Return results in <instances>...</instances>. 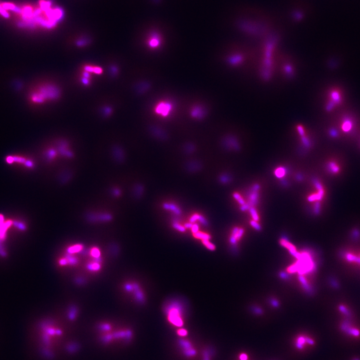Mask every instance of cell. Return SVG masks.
<instances>
[{
  "label": "cell",
  "instance_id": "f1b7e54d",
  "mask_svg": "<svg viewBox=\"0 0 360 360\" xmlns=\"http://www.w3.org/2000/svg\"><path fill=\"white\" fill-rule=\"evenodd\" d=\"M299 280L300 281L301 283L302 284V286L305 289V290L307 292H311V288L310 287V286L308 284L307 280L305 279V278L303 276H300L299 277Z\"/></svg>",
  "mask_w": 360,
  "mask_h": 360
},
{
  "label": "cell",
  "instance_id": "ffe728a7",
  "mask_svg": "<svg viewBox=\"0 0 360 360\" xmlns=\"http://www.w3.org/2000/svg\"><path fill=\"white\" fill-rule=\"evenodd\" d=\"M2 7L5 10L8 11H11L17 14H21L22 11V8L18 7L17 5L11 3H4L1 4Z\"/></svg>",
  "mask_w": 360,
  "mask_h": 360
},
{
  "label": "cell",
  "instance_id": "f6af8a7d",
  "mask_svg": "<svg viewBox=\"0 0 360 360\" xmlns=\"http://www.w3.org/2000/svg\"><path fill=\"white\" fill-rule=\"evenodd\" d=\"M210 355L208 351H205L204 353V360H210Z\"/></svg>",
  "mask_w": 360,
  "mask_h": 360
},
{
  "label": "cell",
  "instance_id": "ee69618b",
  "mask_svg": "<svg viewBox=\"0 0 360 360\" xmlns=\"http://www.w3.org/2000/svg\"><path fill=\"white\" fill-rule=\"evenodd\" d=\"M193 224V223H190V222H188V223H185V224H184V226L185 228L186 229H191L192 227Z\"/></svg>",
  "mask_w": 360,
  "mask_h": 360
},
{
  "label": "cell",
  "instance_id": "2e32d148",
  "mask_svg": "<svg viewBox=\"0 0 360 360\" xmlns=\"http://www.w3.org/2000/svg\"><path fill=\"white\" fill-rule=\"evenodd\" d=\"M314 344V342L313 340L311 339L310 338L306 337L300 336L297 338V341H296V343H295V345H296V347L297 349L301 350V349H304L306 345H312Z\"/></svg>",
  "mask_w": 360,
  "mask_h": 360
},
{
  "label": "cell",
  "instance_id": "d590c367",
  "mask_svg": "<svg viewBox=\"0 0 360 360\" xmlns=\"http://www.w3.org/2000/svg\"><path fill=\"white\" fill-rule=\"evenodd\" d=\"M199 225L197 224V223H194L193 224L191 229L193 234H195V233L198 232L199 231Z\"/></svg>",
  "mask_w": 360,
  "mask_h": 360
},
{
  "label": "cell",
  "instance_id": "bcb514c9",
  "mask_svg": "<svg viewBox=\"0 0 360 360\" xmlns=\"http://www.w3.org/2000/svg\"><path fill=\"white\" fill-rule=\"evenodd\" d=\"M356 141H357V144L358 148V149H359V151H360V134H359V136H358V137Z\"/></svg>",
  "mask_w": 360,
  "mask_h": 360
},
{
  "label": "cell",
  "instance_id": "8d00e7d4",
  "mask_svg": "<svg viewBox=\"0 0 360 360\" xmlns=\"http://www.w3.org/2000/svg\"><path fill=\"white\" fill-rule=\"evenodd\" d=\"M177 333L180 336H185L188 334L187 330L183 328L179 329Z\"/></svg>",
  "mask_w": 360,
  "mask_h": 360
},
{
  "label": "cell",
  "instance_id": "f546056e",
  "mask_svg": "<svg viewBox=\"0 0 360 360\" xmlns=\"http://www.w3.org/2000/svg\"><path fill=\"white\" fill-rule=\"evenodd\" d=\"M249 210L250 214L253 220L258 222L260 219V218H259V214H258V212L256 209L253 207H251Z\"/></svg>",
  "mask_w": 360,
  "mask_h": 360
},
{
  "label": "cell",
  "instance_id": "d6a6232c",
  "mask_svg": "<svg viewBox=\"0 0 360 360\" xmlns=\"http://www.w3.org/2000/svg\"><path fill=\"white\" fill-rule=\"evenodd\" d=\"M301 139L302 141V142L304 144V145L306 147H310L311 142L310 140L309 139V137H308L307 136H306L305 135L304 136H301Z\"/></svg>",
  "mask_w": 360,
  "mask_h": 360
},
{
  "label": "cell",
  "instance_id": "7bdbcfd3",
  "mask_svg": "<svg viewBox=\"0 0 360 360\" xmlns=\"http://www.w3.org/2000/svg\"><path fill=\"white\" fill-rule=\"evenodd\" d=\"M271 304L273 307H278L279 306L278 302L275 299H272L271 300Z\"/></svg>",
  "mask_w": 360,
  "mask_h": 360
},
{
  "label": "cell",
  "instance_id": "ac0fdd59",
  "mask_svg": "<svg viewBox=\"0 0 360 360\" xmlns=\"http://www.w3.org/2000/svg\"><path fill=\"white\" fill-rule=\"evenodd\" d=\"M94 260L91 262L88 263L86 265V268L88 271L96 273L97 272L100 271L101 268V262L100 260Z\"/></svg>",
  "mask_w": 360,
  "mask_h": 360
},
{
  "label": "cell",
  "instance_id": "c3c4849f",
  "mask_svg": "<svg viewBox=\"0 0 360 360\" xmlns=\"http://www.w3.org/2000/svg\"><path fill=\"white\" fill-rule=\"evenodd\" d=\"M280 276L283 279H286L288 278V276H287V275L285 273H283V272L280 273Z\"/></svg>",
  "mask_w": 360,
  "mask_h": 360
},
{
  "label": "cell",
  "instance_id": "7402d4cb",
  "mask_svg": "<svg viewBox=\"0 0 360 360\" xmlns=\"http://www.w3.org/2000/svg\"><path fill=\"white\" fill-rule=\"evenodd\" d=\"M150 130H151V132L153 134L157 137L161 139L162 140L166 138L167 135L166 134L164 133L163 131L161 129H159V128L152 127L150 128Z\"/></svg>",
  "mask_w": 360,
  "mask_h": 360
},
{
  "label": "cell",
  "instance_id": "4316f807",
  "mask_svg": "<svg viewBox=\"0 0 360 360\" xmlns=\"http://www.w3.org/2000/svg\"><path fill=\"white\" fill-rule=\"evenodd\" d=\"M286 173H287V171H286L285 168L282 167H280L276 168L274 172L275 176L279 179L284 177L286 174Z\"/></svg>",
  "mask_w": 360,
  "mask_h": 360
},
{
  "label": "cell",
  "instance_id": "e0dca14e",
  "mask_svg": "<svg viewBox=\"0 0 360 360\" xmlns=\"http://www.w3.org/2000/svg\"><path fill=\"white\" fill-rule=\"evenodd\" d=\"M327 133L328 136L331 138L336 140H343L342 135L339 131L337 129L336 126L333 124L330 127L328 128L327 130Z\"/></svg>",
  "mask_w": 360,
  "mask_h": 360
},
{
  "label": "cell",
  "instance_id": "3957f363",
  "mask_svg": "<svg viewBox=\"0 0 360 360\" xmlns=\"http://www.w3.org/2000/svg\"><path fill=\"white\" fill-rule=\"evenodd\" d=\"M324 96V111L328 114L336 112L345 104V93L340 86L334 85L329 87Z\"/></svg>",
  "mask_w": 360,
  "mask_h": 360
},
{
  "label": "cell",
  "instance_id": "ba28073f",
  "mask_svg": "<svg viewBox=\"0 0 360 360\" xmlns=\"http://www.w3.org/2000/svg\"><path fill=\"white\" fill-rule=\"evenodd\" d=\"M255 54H251V52H248L246 49L244 51H238L229 56L227 58V62L230 66L234 67H241L245 66L252 60V56H256Z\"/></svg>",
  "mask_w": 360,
  "mask_h": 360
},
{
  "label": "cell",
  "instance_id": "83f0119b",
  "mask_svg": "<svg viewBox=\"0 0 360 360\" xmlns=\"http://www.w3.org/2000/svg\"><path fill=\"white\" fill-rule=\"evenodd\" d=\"M201 242L204 246L205 248L211 251H215L216 250V246L214 244L211 242L209 240H201Z\"/></svg>",
  "mask_w": 360,
  "mask_h": 360
},
{
  "label": "cell",
  "instance_id": "ab89813d",
  "mask_svg": "<svg viewBox=\"0 0 360 360\" xmlns=\"http://www.w3.org/2000/svg\"><path fill=\"white\" fill-rule=\"evenodd\" d=\"M88 41L87 39H82L78 41L77 44L80 46H84L85 45L87 44Z\"/></svg>",
  "mask_w": 360,
  "mask_h": 360
},
{
  "label": "cell",
  "instance_id": "4fadbf2b",
  "mask_svg": "<svg viewBox=\"0 0 360 360\" xmlns=\"http://www.w3.org/2000/svg\"><path fill=\"white\" fill-rule=\"evenodd\" d=\"M280 244L284 247L287 248L293 256H294L298 260H299L300 259L302 254L297 252L296 248H295V247L294 245H293L292 244L290 243L289 241L286 240L285 239H282L280 240Z\"/></svg>",
  "mask_w": 360,
  "mask_h": 360
},
{
  "label": "cell",
  "instance_id": "60d3db41",
  "mask_svg": "<svg viewBox=\"0 0 360 360\" xmlns=\"http://www.w3.org/2000/svg\"><path fill=\"white\" fill-rule=\"evenodd\" d=\"M250 207H250V206L249 204H244V205H242V206L240 207V209H241V210L242 211H245L249 210Z\"/></svg>",
  "mask_w": 360,
  "mask_h": 360
},
{
  "label": "cell",
  "instance_id": "e575fe53",
  "mask_svg": "<svg viewBox=\"0 0 360 360\" xmlns=\"http://www.w3.org/2000/svg\"><path fill=\"white\" fill-rule=\"evenodd\" d=\"M250 225L252 227L254 228V229H255L257 231H260L261 230V227L257 221H255L253 220L250 221Z\"/></svg>",
  "mask_w": 360,
  "mask_h": 360
},
{
  "label": "cell",
  "instance_id": "74e56055",
  "mask_svg": "<svg viewBox=\"0 0 360 360\" xmlns=\"http://www.w3.org/2000/svg\"><path fill=\"white\" fill-rule=\"evenodd\" d=\"M220 181L222 183H227L228 182L229 179V177H228L227 175H222V176H221L220 178Z\"/></svg>",
  "mask_w": 360,
  "mask_h": 360
},
{
  "label": "cell",
  "instance_id": "52a82bcc",
  "mask_svg": "<svg viewBox=\"0 0 360 360\" xmlns=\"http://www.w3.org/2000/svg\"><path fill=\"white\" fill-rule=\"evenodd\" d=\"M167 319L170 323L175 326L181 327L184 324L182 307L178 303H172L166 308Z\"/></svg>",
  "mask_w": 360,
  "mask_h": 360
},
{
  "label": "cell",
  "instance_id": "d6986e66",
  "mask_svg": "<svg viewBox=\"0 0 360 360\" xmlns=\"http://www.w3.org/2000/svg\"><path fill=\"white\" fill-rule=\"evenodd\" d=\"M163 207L166 210L170 211L173 212L174 214L177 216H179L182 213L181 210L173 203H165L163 204Z\"/></svg>",
  "mask_w": 360,
  "mask_h": 360
},
{
  "label": "cell",
  "instance_id": "1f68e13d",
  "mask_svg": "<svg viewBox=\"0 0 360 360\" xmlns=\"http://www.w3.org/2000/svg\"><path fill=\"white\" fill-rule=\"evenodd\" d=\"M233 197L234 199L237 201V202L239 204L242 205H244V204H246L245 201L244 200V199L243 198L242 196L240 195L239 193L237 192L234 193L233 195Z\"/></svg>",
  "mask_w": 360,
  "mask_h": 360
},
{
  "label": "cell",
  "instance_id": "d4e9b609",
  "mask_svg": "<svg viewBox=\"0 0 360 360\" xmlns=\"http://www.w3.org/2000/svg\"><path fill=\"white\" fill-rule=\"evenodd\" d=\"M160 44V39L158 36L156 34L153 35L152 38H151L150 41L149 42V46L152 48H156L158 47Z\"/></svg>",
  "mask_w": 360,
  "mask_h": 360
},
{
  "label": "cell",
  "instance_id": "7c38bea8",
  "mask_svg": "<svg viewBox=\"0 0 360 360\" xmlns=\"http://www.w3.org/2000/svg\"><path fill=\"white\" fill-rule=\"evenodd\" d=\"M179 343L185 356L192 357L196 354V351L195 349H193L191 344L189 341L181 340L179 341Z\"/></svg>",
  "mask_w": 360,
  "mask_h": 360
},
{
  "label": "cell",
  "instance_id": "681fc988",
  "mask_svg": "<svg viewBox=\"0 0 360 360\" xmlns=\"http://www.w3.org/2000/svg\"></svg>",
  "mask_w": 360,
  "mask_h": 360
},
{
  "label": "cell",
  "instance_id": "b9f144b4",
  "mask_svg": "<svg viewBox=\"0 0 360 360\" xmlns=\"http://www.w3.org/2000/svg\"><path fill=\"white\" fill-rule=\"evenodd\" d=\"M340 311H341L342 313H344L346 315H349V311H348V310L345 307H344V306H340Z\"/></svg>",
  "mask_w": 360,
  "mask_h": 360
},
{
  "label": "cell",
  "instance_id": "f35d334b",
  "mask_svg": "<svg viewBox=\"0 0 360 360\" xmlns=\"http://www.w3.org/2000/svg\"><path fill=\"white\" fill-rule=\"evenodd\" d=\"M186 148V151L188 153H192V152H193L195 150V147L193 146V145L191 144H189L188 145L185 147Z\"/></svg>",
  "mask_w": 360,
  "mask_h": 360
},
{
  "label": "cell",
  "instance_id": "6da1fadb",
  "mask_svg": "<svg viewBox=\"0 0 360 360\" xmlns=\"http://www.w3.org/2000/svg\"><path fill=\"white\" fill-rule=\"evenodd\" d=\"M279 39L277 35H269L265 38L257 52V65L261 80L268 83L273 80L278 71Z\"/></svg>",
  "mask_w": 360,
  "mask_h": 360
},
{
  "label": "cell",
  "instance_id": "277c9868",
  "mask_svg": "<svg viewBox=\"0 0 360 360\" xmlns=\"http://www.w3.org/2000/svg\"><path fill=\"white\" fill-rule=\"evenodd\" d=\"M60 96L61 91L58 86L54 84L48 83L39 87L32 93L31 98L36 104H41L58 100Z\"/></svg>",
  "mask_w": 360,
  "mask_h": 360
},
{
  "label": "cell",
  "instance_id": "7dc6e473",
  "mask_svg": "<svg viewBox=\"0 0 360 360\" xmlns=\"http://www.w3.org/2000/svg\"><path fill=\"white\" fill-rule=\"evenodd\" d=\"M254 312H256L257 314H261L262 313V311L261 309H259V308H255Z\"/></svg>",
  "mask_w": 360,
  "mask_h": 360
},
{
  "label": "cell",
  "instance_id": "30bf717a",
  "mask_svg": "<svg viewBox=\"0 0 360 360\" xmlns=\"http://www.w3.org/2000/svg\"><path fill=\"white\" fill-rule=\"evenodd\" d=\"M313 185L316 189V191L309 196L308 200L310 202H319L321 203L325 198L326 191L324 184L318 179H314L313 181Z\"/></svg>",
  "mask_w": 360,
  "mask_h": 360
},
{
  "label": "cell",
  "instance_id": "836d02e7",
  "mask_svg": "<svg viewBox=\"0 0 360 360\" xmlns=\"http://www.w3.org/2000/svg\"><path fill=\"white\" fill-rule=\"evenodd\" d=\"M200 215H199V214H194V215H193L191 217H190V220H189V222H190V223H193V224H194V223H195L196 222H197V221H199V220Z\"/></svg>",
  "mask_w": 360,
  "mask_h": 360
},
{
  "label": "cell",
  "instance_id": "8fae6325",
  "mask_svg": "<svg viewBox=\"0 0 360 360\" xmlns=\"http://www.w3.org/2000/svg\"><path fill=\"white\" fill-rule=\"evenodd\" d=\"M100 67L91 65L85 66L81 74V82L85 86H88L91 81L92 74L100 75L102 73Z\"/></svg>",
  "mask_w": 360,
  "mask_h": 360
},
{
  "label": "cell",
  "instance_id": "44dd1931",
  "mask_svg": "<svg viewBox=\"0 0 360 360\" xmlns=\"http://www.w3.org/2000/svg\"><path fill=\"white\" fill-rule=\"evenodd\" d=\"M259 199L258 191L253 190V192L250 194L249 197V205L250 207H253L257 203Z\"/></svg>",
  "mask_w": 360,
  "mask_h": 360
},
{
  "label": "cell",
  "instance_id": "603a6c76",
  "mask_svg": "<svg viewBox=\"0 0 360 360\" xmlns=\"http://www.w3.org/2000/svg\"><path fill=\"white\" fill-rule=\"evenodd\" d=\"M192 116L197 119H202L205 115V112L201 107H196L192 110Z\"/></svg>",
  "mask_w": 360,
  "mask_h": 360
},
{
  "label": "cell",
  "instance_id": "9c48e42d",
  "mask_svg": "<svg viewBox=\"0 0 360 360\" xmlns=\"http://www.w3.org/2000/svg\"><path fill=\"white\" fill-rule=\"evenodd\" d=\"M125 292L133 295V298L138 303L144 304L146 301V296L141 286L135 282H127L123 286Z\"/></svg>",
  "mask_w": 360,
  "mask_h": 360
},
{
  "label": "cell",
  "instance_id": "9a60e30c",
  "mask_svg": "<svg viewBox=\"0 0 360 360\" xmlns=\"http://www.w3.org/2000/svg\"><path fill=\"white\" fill-rule=\"evenodd\" d=\"M244 233V229L238 227L234 228L232 230L231 235L230 236L229 239L230 243L233 245H236L237 241L240 240Z\"/></svg>",
  "mask_w": 360,
  "mask_h": 360
},
{
  "label": "cell",
  "instance_id": "484cf974",
  "mask_svg": "<svg viewBox=\"0 0 360 360\" xmlns=\"http://www.w3.org/2000/svg\"><path fill=\"white\" fill-rule=\"evenodd\" d=\"M342 328L344 331H346L347 332L349 333V334H351L352 335L355 336H358L360 335V332L358 330L355 329L351 328L347 324H343L342 325Z\"/></svg>",
  "mask_w": 360,
  "mask_h": 360
},
{
  "label": "cell",
  "instance_id": "5b68a950",
  "mask_svg": "<svg viewBox=\"0 0 360 360\" xmlns=\"http://www.w3.org/2000/svg\"><path fill=\"white\" fill-rule=\"evenodd\" d=\"M277 72L285 80L292 81L296 78L298 73L296 63L290 56L279 55Z\"/></svg>",
  "mask_w": 360,
  "mask_h": 360
},
{
  "label": "cell",
  "instance_id": "8992f818",
  "mask_svg": "<svg viewBox=\"0 0 360 360\" xmlns=\"http://www.w3.org/2000/svg\"><path fill=\"white\" fill-rule=\"evenodd\" d=\"M327 173L334 178H341L345 171V163L341 156H335L328 160L325 163Z\"/></svg>",
  "mask_w": 360,
  "mask_h": 360
},
{
  "label": "cell",
  "instance_id": "4dcf8cb0",
  "mask_svg": "<svg viewBox=\"0 0 360 360\" xmlns=\"http://www.w3.org/2000/svg\"><path fill=\"white\" fill-rule=\"evenodd\" d=\"M172 226L174 229L175 230H177L178 231L181 233H184L186 232V229L185 228L184 226H182V225L180 224V223H178L177 221H174L173 223L172 224Z\"/></svg>",
  "mask_w": 360,
  "mask_h": 360
},
{
  "label": "cell",
  "instance_id": "cb8c5ba5",
  "mask_svg": "<svg viewBox=\"0 0 360 360\" xmlns=\"http://www.w3.org/2000/svg\"><path fill=\"white\" fill-rule=\"evenodd\" d=\"M193 236L195 238L197 239L198 240H200L201 241L203 240H210L211 239V236L210 234L200 231H199L197 233L193 234Z\"/></svg>",
  "mask_w": 360,
  "mask_h": 360
},
{
  "label": "cell",
  "instance_id": "7a4b0ae2",
  "mask_svg": "<svg viewBox=\"0 0 360 360\" xmlns=\"http://www.w3.org/2000/svg\"><path fill=\"white\" fill-rule=\"evenodd\" d=\"M333 125L339 130L343 140L354 141L360 133L359 120L354 114L349 112H343L335 117Z\"/></svg>",
  "mask_w": 360,
  "mask_h": 360
},
{
  "label": "cell",
  "instance_id": "5bb4252c",
  "mask_svg": "<svg viewBox=\"0 0 360 360\" xmlns=\"http://www.w3.org/2000/svg\"><path fill=\"white\" fill-rule=\"evenodd\" d=\"M172 109V104L169 103H162L157 106L156 112L162 116L166 117L169 115Z\"/></svg>",
  "mask_w": 360,
  "mask_h": 360
}]
</instances>
